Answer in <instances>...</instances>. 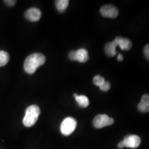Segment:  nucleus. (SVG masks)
I'll return each mask as SVG.
<instances>
[{"label":"nucleus","instance_id":"6e6552de","mask_svg":"<svg viewBox=\"0 0 149 149\" xmlns=\"http://www.w3.org/2000/svg\"><path fill=\"white\" fill-rule=\"evenodd\" d=\"M24 16L28 20L31 22H37L42 17V12L39 8H31L26 11Z\"/></svg>","mask_w":149,"mask_h":149},{"label":"nucleus","instance_id":"2eb2a0df","mask_svg":"<svg viewBox=\"0 0 149 149\" xmlns=\"http://www.w3.org/2000/svg\"><path fill=\"white\" fill-rule=\"evenodd\" d=\"M105 81L106 80L104 79V78L100 75H96L95 77L93 78V83H94V84L97 86L100 87V88L104 84Z\"/></svg>","mask_w":149,"mask_h":149},{"label":"nucleus","instance_id":"9d476101","mask_svg":"<svg viewBox=\"0 0 149 149\" xmlns=\"http://www.w3.org/2000/svg\"><path fill=\"white\" fill-rule=\"evenodd\" d=\"M138 110L142 113H147L149 111V96L148 95H144L141 97V102L137 106Z\"/></svg>","mask_w":149,"mask_h":149},{"label":"nucleus","instance_id":"1a4fd4ad","mask_svg":"<svg viewBox=\"0 0 149 149\" xmlns=\"http://www.w3.org/2000/svg\"><path fill=\"white\" fill-rule=\"evenodd\" d=\"M113 41L116 44L117 46H119L122 51H129L132 47L131 41L127 38H124V37L118 36Z\"/></svg>","mask_w":149,"mask_h":149},{"label":"nucleus","instance_id":"dca6fc26","mask_svg":"<svg viewBox=\"0 0 149 149\" xmlns=\"http://www.w3.org/2000/svg\"><path fill=\"white\" fill-rule=\"evenodd\" d=\"M111 88V84H110L109 81H105V82L104 83V84L101 87H100V90L102 91H108Z\"/></svg>","mask_w":149,"mask_h":149},{"label":"nucleus","instance_id":"f3484780","mask_svg":"<svg viewBox=\"0 0 149 149\" xmlns=\"http://www.w3.org/2000/svg\"><path fill=\"white\" fill-rule=\"evenodd\" d=\"M6 4L9 6H13L15 5L17 1L15 0H6L4 1Z\"/></svg>","mask_w":149,"mask_h":149},{"label":"nucleus","instance_id":"4468645a","mask_svg":"<svg viewBox=\"0 0 149 149\" xmlns=\"http://www.w3.org/2000/svg\"><path fill=\"white\" fill-rule=\"evenodd\" d=\"M9 61V55L6 51H0V67L5 66Z\"/></svg>","mask_w":149,"mask_h":149},{"label":"nucleus","instance_id":"6ab92c4d","mask_svg":"<svg viewBox=\"0 0 149 149\" xmlns=\"http://www.w3.org/2000/svg\"><path fill=\"white\" fill-rule=\"evenodd\" d=\"M123 59H124V57H123L122 54L119 53L118 55H117V60L119 61H123Z\"/></svg>","mask_w":149,"mask_h":149},{"label":"nucleus","instance_id":"f257e3e1","mask_svg":"<svg viewBox=\"0 0 149 149\" xmlns=\"http://www.w3.org/2000/svg\"><path fill=\"white\" fill-rule=\"evenodd\" d=\"M46 62V57L40 53H33L24 61V68L25 71L29 74H33L39 67L42 66Z\"/></svg>","mask_w":149,"mask_h":149},{"label":"nucleus","instance_id":"a211bd4d","mask_svg":"<svg viewBox=\"0 0 149 149\" xmlns=\"http://www.w3.org/2000/svg\"><path fill=\"white\" fill-rule=\"evenodd\" d=\"M144 54H145V56H146V59L148 60L149 59V45L148 44H147V45L145 46Z\"/></svg>","mask_w":149,"mask_h":149},{"label":"nucleus","instance_id":"aec40b11","mask_svg":"<svg viewBox=\"0 0 149 149\" xmlns=\"http://www.w3.org/2000/svg\"><path fill=\"white\" fill-rule=\"evenodd\" d=\"M118 148H124V143H123V141H120V143L118 144Z\"/></svg>","mask_w":149,"mask_h":149},{"label":"nucleus","instance_id":"20e7f679","mask_svg":"<svg viewBox=\"0 0 149 149\" xmlns=\"http://www.w3.org/2000/svg\"><path fill=\"white\" fill-rule=\"evenodd\" d=\"M114 123L113 118H111L106 114L97 115L93 120V126L97 128H102L111 126Z\"/></svg>","mask_w":149,"mask_h":149},{"label":"nucleus","instance_id":"f03ea898","mask_svg":"<svg viewBox=\"0 0 149 149\" xmlns=\"http://www.w3.org/2000/svg\"><path fill=\"white\" fill-rule=\"evenodd\" d=\"M40 115V109L38 106L31 105L26 110L25 116L23 119L24 125L31 127L35 125Z\"/></svg>","mask_w":149,"mask_h":149},{"label":"nucleus","instance_id":"423d86ee","mask_svg":"<svg viewBox=\"0 0 149 149\" xmlns=\"http://www.w3.org/2000/svg\"><path fill=\"white\" fill-rule=\"evenodd\" d=\"M101 15L104 17L116 18L118 16L119 11L116 7L113 5H104L100 9Z\"/></svg>","mask_w":149,"mask_h":149},{"label":"nucleus","instance_id":"7ed1b4c3","mask_svg":"<svg viewBox=\"0 0 149 149\" xmlns=\"http://www.w3.org/2000/svg\"><path fill=\"white\" fill-rule=\"evenodd\" d=\"M76 126H77V122L75 119L70 117H66L62 121L61 124L60 130L61 133L66 136L71 135L75 130Z\"/></svg>","mask_w":149,"mask_h":149},{"label":"nucleus","instance_id":"f8f14e48","mask_svg":"<svg viewBox=\"0 0 149 149\" xmlns=\"http://www.w3.org/2000/svg\"><path fill=\"white\" fill-rule=\"evenodd\" d=\"M75 99L76 102L81 107L86 108L89 105V100L86 96L85 95H78L75 93L73 95Z\"/></svg>","mask_w":149,"mask_h":149},{"label":"nucleus","instance_id":"0eeeda50","mask_svg":"<svg viewBox=\"0 0 149 149\" xmlns=\"http://www.w3.org/2000/svg\"><path fill=\"white\" fill-rule=\"evenodd\" d=\"M122 141L124 143V147L136 148L141 144V138L136 135H129L125 137Z\"/></svg>","mask_w":149,"mask_h":149},{"label":"nucleus","instance_id":"9b49d317","mask_svg":"<svg viewBox=\"0 0 149 149\" xmlns=\"http://www.w3.org/2000/svg\"><path fill=\"white\" fill-rule=\"evenodd\" d=\"M116 48L117 45L114 42V41L107 43V44H106L105 48H104L106 54H107L109 57H114L115 55H117Z\"/></svg>","mask_w":149,"mask_h":149},{"label":"nucleus","instance_id":"ddd939ff","mask_svg":"<svg viewBox=\"0 0 149 149\" xmlns=\"http://www.w3.org/2000/svg\"><path fill=\"white\" fill-rule=\"evenodd\" d=\"M69 4L68 0H57L55 1V6L57 10L60 13H63L66 10V9Z\"/></svg>","mask_w":149,"mask_h":149},{"label":"nucleus","instance_id":"39448f33","mask_svg":"<svg viewBox=\"0 0 149 149\" xmlns=\"http://www.w3.org/2000/svg\"><path fill=\"white\" fill-rule=\"evenodd\" d=\"M68 56L71 60L78 61L81 63L86 62L89 59L88 51L84 48H80L77 51H70Z\"/></svg>","mask_w":149,"mask_h":149}]
</instances>
